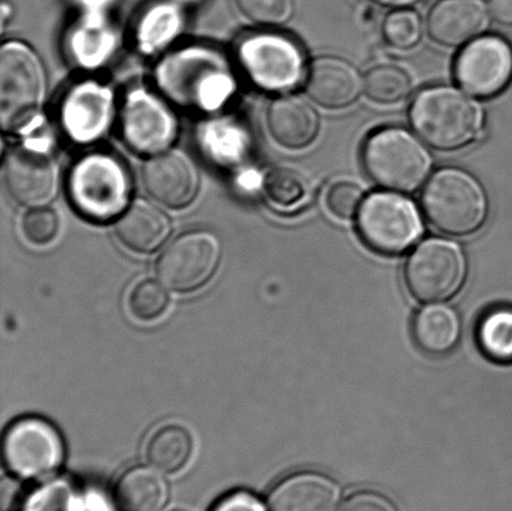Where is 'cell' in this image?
Returning a JSON list of instances; mask_svg holds the SVG:
<instances>
[{"mask_svg": "<svg viewBox=\"0 0 512 511\" xmlns=\"http://www.w3.org/2000/svg\"><path fill=\"white\" fill-rule=\"evenodd\" d=\"M266 124L276 143L289 149H301L318 135L320 120L313 105L304 98L285 94L270 103Z\"/></svg>", "mask_w": 512, "mask_h": 511, "instance_id": "19", "label": "cell"}, {"mask_svg": "<svg viewBox=\"0 0 512 511\" xmlns=\"http://www.w3.org/2000/svg\"><path fill=\"white\" fill-rule=\"evenodd\" d=\"M168 304L167 288L154 280H143L135 284L128 299L130 313L142 322H153L162 317Z\"/></svg>", "mask_w": 512, "mask_h": 511, "instance_id": "29", "label": "cell"}, {"mask_svg": "<svg viewBox=\"0 0 512 511\" xmlns=\"http://www.w3.org/2000/svg\"><path fill=\"white\" fill-rule=\"evenodd\" d=\"M383 37L395 49L414 48L423 38V20L413 9H396L384 19Z\"/></svg>", "mask_w": 512, "mask_h": 511, "instance_id": "28", "label": "cell"}, {"mask_svg": "<svg viewBox=\"0 0 512 511\" xmlns=\"http://www.w3.org/2000/svg\"><path fill=\"white\" fill-rule=\"evenodd\" d=\"M364 199V190L359 184L341 180L331 185L325 195V204L336 218L351 219L358 215Z\"/></svg>", "mask_w": 512, "mask_h": 511, "instance_id": "31", "label": "cell"}, {"mask_svg": "<svg viewBox=\"0 0 512 511\" xmlns=\"http://www.w3.org/2000/svg\"><path fill=\"white\" fill-rule=\"evenodd\" d=\"M175 128L173 115L153 95H129L123 110V134L130 147L140 153L162 152L172 143Z\"/></svg>", "mask_w": 512, "mask_h": 511, "instance_id": "13", "label": "cell"}, {"mask_svg": "<svg viewBox=\"0 0 512 511\" xmlns=\"http://www.w3.org/2000/svg\"><path fill=\"white\" fill-rule=\"evenodd\" d=\"M193 452L192 435L177 424L165 425L150 437L147 459L160 473L174 474L189 462Z\"/></svg>", "mask_w": 512, "mask_h": 511, "instance_id": "23", "label": "cell"}, {"mask_svg": "<svg viewBox=\"0 0 512 511\" xmlns=\"http://www.w3.org/2000/svg\"><path fill=\"white\" fill-rule=\"evenodd\" d=\"M356 225L363 242L375 252H406L423 234V218L413 200L396 192L370 194L361 204Z\"/></svg>", "mask_w": 512, "mask_h": 511, "instance_id": "4", "label": "cell"}, {"mask_svg": "<svg viewBox=\"0 0 512 511\" xmlns=\"http://www.w3.org/2000/svg\"><path fill=\"white\" fill-rule=\"evenodd\" d=\"M238 5L252 22L279 27L293 17L295 0H238Z\"/></svg>", "mask_w": 512, "mask_h": 511, "instance_id": "30", "label": "cell"}, {"mask_svg": "<svg viewBox=\"0 0 512 511\" xmlns=\"http://www.w3.org/2000/svg\"><path fill=\"white\" fill-rule=\"evenodd\" d=\"M143 179L148 193L168 208H184L198 193L199 177L192 160L178 150L157 155L145 164Z\"/></svg>", "mask_w": 512, "mask_h": 511, "instance_id": "14", "label": "cell"}, {"mask_svg": "<svg viewBox=\"0 0 512 511\" xmlns=\"http://www.w3.org/2000/svg\"><path fill=\"white\" fill-rule=\"evenodd\" d=\"M174 511H184V510H174Z\"/></svg>", "mask_w": 512, "mask_h": 511, "instance_id": "37", "label": "cell"}, {"mask_svg": "<svg viewBox=\"0 0 512 511\" xmlns=\"http://www.w3.org/2000/svg\"><path fill=\"white\" fill-rule=\"evenodd\" d=\"M112 93L95 83L75 87L63 103L62 119L70 137L93 142L107 129L112 114Z\"/></svg>", "mask_w": 512, "mask_h": 511, "instance_id": "18", "label": "cell"}, {"mask_svg": "<svg viewBox=\"0 0 512 511\" xmlns=\"http://www.w3.org/2000/svg\"><path fill=\"white\" fill-rule=\"evenodd\" d=\"M489 9L496 22L512 27V0H489Z\"/></svg>", "mask_w": 512, "mask_h": 511, "instance_id": "35", "label": "cell"}, {"mask_svg": "<svg viewBox=\"0 0 512 511\" xmlns=\"http://www.w3.org/2000/svg\"><path fill=\"white\" fill-rule=\"evenodd\" d=\"M210 511H268L256 495L237 490L220 498Z\"/></svg>", "mask_w": 512, "mask_h": 511, "instance_id": "34", "label": "cell"}, {"mask_svg": "<svg viewBox=\"0 0 512 511\" xmlns=\"http://www.w3.org/2000/svg\"><path fill=\"white\" fill-rule=\"evenodd\" d=\"M455 78L466 93L493 98L512 80V47L499 35L488 34L464 45L456 58Z\"/></svg>", "mask_w": 512, "mask_h": 511, "instance_id": "11", "label": "cell"}, {"mask_svg": "<svg viewBox=\"0 0 512 511\" xmlns=\"http://www.w3.org/2000/svg\"><path fill=\"white\" fill-rule=\"evenodd\" d=\"M264 192L275 207L294 210L308 203L311 185L303 172L288 165H281L266 175Z\"/></svg>", "mask_w": 512, "mask_h": 511, "instance_id": "25", "label": "cell"}, {"mask_svg": "<svg viewBox=\"0 0 512 511\" xmlns=\"http://www.w3.org/2000/svg\"><path fill=\"white\" fill-rule=\"evenodd\" d=\"M4 183L15 202L30 208L42 207L57 192V167L47 153L17 148L5 159Z\"/></svg>", "mask_w": 512, "mask_h": 511, "instance_id": "12", "label": "cell"}, {"mask_svg": "<svg viewBox=\"0 0 512 511\" xmlns=\"http://www.w3.org/2000/svg\"><path fill=\"white\" fill-rule=\"evenodd\" d=\"M22 232L25 239L34 245L52 243L59 233V217L53 209L35 207L24 214Z\"/></svg>", "mask_w": 512, "mask_h": 511, "instance_id": "32", "label": "cell"}, {"mask_svg": "<svg viewBox=\"0 0 512 511\" xmlns=\"http://www.w3.org/2000/svg\"><path fill=\"white\" fill-rule=\"evenodd\" d=\"M364 90L375 103L396 104L409 97L413 82L409 73L399 65L379 64L366 73Z\"/></svg>", "mask_w": 512, "mask_h": 511, "instance_id": "26", "label": "cell"}, {"mask_svg": "<svg viewBox=\"0 0 512 511\" xmlns=\"http://www.w3.org/2000/svg\"><path fill=\"white\" fill-rule=\"evenodd\" d=\"M3 460L18 479L39 480L62 467L64 443L53 424L25 417L9 425L3 437Z\"/></svg>", "mask_w": 512, "mask_h": 511, "instance_id": "7", "label": "cell"}, {"mask_svg": "<svg viewBox=\"0 0 512 511\" xmlns=\"http://www.w3.org/2000/svg\"><path fill=\"white\" fill-rule=\"evenodd\" d=\"M70 195L88 218L112 219L127 205L128 175L118 160L105 154L88 155L73 169Z\"/></svg>", "mask_w": 512, "mask_h": 511, "instance_id": "8", "label": "cell"}, {"mask_svg": "<svg viewBox=\"0 0 512 511\" xmlns=\"http://www.w3.org/2000/svg\"><path fill=\"white\" fill-rule=\"evenodd\" d=\"M481 353L495 363H512V307L498 305L481 315L475 332Z\"/></svg>", "mask_w": 512, "mask_h": 511, "instance_id": "24", "label": "cell"}, {"mask_svg": "<svg viewBox=\"0 0 512 511\" xmlns=\"http://www.w3.org/2000/svg\"><path fill=\"white\" fill-rule=\"evenodd\" d=\"M370 2L381 5V7L399 9L410 7V5L420 2V0H370Z\"/></svg>", "mask_w": 512, "mask_h": 511, "instance_id": "36", "label": "cell"}, {"mask_svg": "<svg viewBox=\"0 0 512 511\" xmlns=\"http://www.w3.org/2000/svg\"><path fill=\"white\" fill-rule=\"evenodd\" d=\"M361 162L374 183L396 193L415 192L433 167V158L423 140L400 127L371 133L361 150Z\"/></svg>", "mask_w": 512, "mask_h": 511, "instance_id": "3", "label": "cell"}, {"mask_svg": "<svg viewBox=\"0 0 512 511\" xmlns=\"http://www.w3.org/2000/svg\"><path fill=\"white\" fill-rule=\"evenodd\" d=\"M421 205L430 224L453 237L478 232L489 214L483 184L456 167L441 168L431 175L421 194Z\"/></svg>", "mask_w": 512, "mask_h": 511, "instance_id": "2", "label": "cell"}, {"mask_svg": "<svg viewBox=\"0 0 512 511\" xmlns=\"http://www.w3.org/2000/svg\"><path fill=\"white\" fill-rule=\"evenodd\" d=\"M169 497L167 480L153 467L127 470L114 488V503L118 511H163Z\"/></svg>", "mask_w": 512, "mask_h": 511, "instance_id": "21", "label": "cell"}, {"mask_svg": "<svg viewBox=\"0 0 512 511\" xmlns=\"http://www.w3.org/2000/svg\"><path fill=\"white\" fill-rule=\"evenodd\" d=\"M461 322L458 313L446 305H429L419 310L413 322V337L424 353L441 357L458 344Z\"/></svg>", "mask_w": 512, "mask_h": 511, "instance_id": "22", "label": "cell"}, {"mask_svg": "<svg viewBox=\"0 0 512 511\" xmlns=\"http://www.w3.org/2000/svg\"><path fill=\"white\" fill-rule=\"evenodd\" d=\"M240 59L253 82L273 92L294 89L305 77L303 49L285 35H253L242 44Z\"/></svg>", "mask_w": 512, "mask_h": 511, "instance_id": "10", "label": "cell"}, {"mask_svg": "<svg viewBox=\"0 0 512 511\" xmlns=\"http://www.w3.org/2000/svg\"><path fill=\"white\" fill-rule=\"evenodd\" d=\"M305 87L309 97L321 107L341 109L359 98L364 79L348 60L326 55L310 64Z\"/></svg>", "mask_w": 512, "mask_h": 511, "instance_id": "16", "label": "cell"}, {"mask_svg": "<svg viewBox=\"0 0 512 511\" xmlns=\"http://www.w3.org/2000/svg\"><path fill=\"white\" fill-rule=\"evenodd\" d=\"M45 93L42 62L28 45L10 42L0 52V122L4 130L22 127L38 113Z\"/></svg>", "mask_w": 512, "mask_h": 511, "instance_id": "5", "label": "cell"}, {"mask_svg": "<svg viewBox=\"0 0 512 511\" xmlns=\"http://www.w3.org/2000/svg\"><path fill=\"white\" fill-rule=\"evenodd\" d=\"M416 134L431 148L451 152L480 138L484 113L480 104L451 85H435L416 95L410 108Z\"/></svg>", "mask_w": 512, "mask_h": 511, "instance_id": "1", "label": "cell"}, {"mask_svg": "<svg viewBox=\"0 0 512 511\" xmlns=\"http://www.w3.org/2000/svg\"><path fill=\"white\" fill-rule=\"evenodd\" d=\"M490 15L484 0H438L428 15V32L444 47H463L485 32Z\"/></svg>", "mask_w": 512, "mask_h": 511, "instance_id": "15", "label": "cell"}, {"mask_svg": "<svg viewBox=\"0 0 512 511\" xmlns=\"http://www.w3.org/2000/svg\"><path fill=\"white\" fill-rule=\"evenodd\" d=\"M222 258V245L213 233L193 230L165 248L157 263L160 284L175 293L194 292L212 279Z\"/></svg>", "mask_w": 512, "mask_h": 511, "instance_id": "9", "label": "cell"}, {"mask_svg": "<svg viewBox=\"0 0 512 511\" xmlns=\"http://www.w3.org/2000/svg\"><path fill=\"white\" fill-rule=\"evenodd\" d=\"M340 511H398L385 495L363 490L345 500Z\"/></svg>", "mask_w": 512, "mask_h": 511, "instance_id": "33", "label": "cell"}, {"mask_svg": "<svg viewBox=\"0 0 512 511\" xmlns=\"http://www.w3.org/2000/svg\"><path fill=\"white\" fill-rule=\"evenodd\" d=\"M341 490L324 474L301 472L280 480L270 490L269 511H338Z\"/></svg>", "mask_w": 512, "mask_h": 511, "instance_id": "17", "label": "cell"}, {"mask_svg": "<svg viewBox=\"0 0 512 511\" xmlns=\"http://www.w3.org/2000/svg\"><path fill=\"white\" fill-rule=\"evenodd\" d=\"M170 220L153 204L137 200L125 210L115 225L120 243L135 253H153L169 237Z\"/></svg>", "mask_w": 512, "mask_h": 511, "instance_id": "20", "label": "cell"}, {"mask_svg": "<svg viewBox=\"0 0 512 511\" xmlns=\"http://www.w3.org/2000/svg\"><path fill=\"white\" fill-rule=\"evenodd\" d=\"M468 275V262L458 243L430 238L420 243L405 265V283L416 300L439 303L455 297Z\"/></svg>", "mask_w": 512, "mask_h": 511, "instance_id": "6", "label": "cell"}, {"mask_svg": "<svg viewBox=\"0 0 512 511\" xmlns=\"http://www.w3.org/2000/svg\"><path fill=\"white\" fill-rule=\"evenodd\" d=\"M88 499L82 497L73 483L54 479L40 485L25 498L19 511H87Z\"/></svg>", "mask_w": 512, "mask_h": 511, "instance_id": "27", "label": "cell"}]
</instances>
